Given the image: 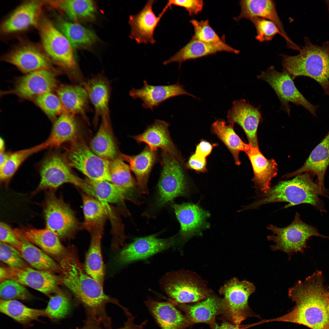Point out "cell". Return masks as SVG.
<instances>
[{
    "label": "cell",
    "mask_w": 329,
    "mask_h": 329,
    "mask_svg": "<svg viewBox=\"0 0 329 329\" xmlns=\"http://www.w3.org/2000/svg\"><path fill=\"white\" fill-rule=\"evenodd\" d=\"M171 205L180 223L179 235L181 239L187 240L209 226L206 220L210 214L199 205L190 203Z\"/></svg>",
    "instance_id": "obj_19"
},
{
    "label": "cell",
    "mask_w": 329,
    "mask_h": 329,
    "mask_svg": "<svg viewBox=\"0 0 329 329\" xmlns=\"http://www.w3.org/2000/svg\"><path fill=\"white\" fill-rule=\"evenodd\" d=\"M324 281L322 272L317 270L303 281H297L288 292L289 297L295 303L293 309L281 316L262 320V323L285 322L311 329L329 328V288Z\"/></svg>",
    "instance_id": "obj_2"
},
{
    "label": "cell",
    "mask_w": 329,
    "mask_h": 329,
    "mask_svg": "<svg viewBox=\"0 0 329 329\" xmlns=\"http://www.w3.org/2000/svg\"><path fill=\"white\" fill-rule=\"evenodd\" d=\"M12 152L5 151L0 153V168L2 167L7 161Z\"/></svg>",
    "instance_id": "obj_59"
},
{
    "label": "cell",
    "mask_w": 329,
    "mask_h": 329,
    "mask_svg": "<svg viewBox=\"0 0 329 329\" xmlns=\"http://www.w3.org/2000/svg\"><path fill=\"white\" fill-rule=\"evenodd\" d=\"M17 230L26 240L48 254L60 256L66 249L59 237L46 228L41 229L26 228Z\"/></svg>",
    "instance_id": "obj_34"
},
{
    "label": "cell",
    "mask_w": 329,
    "mask_h": 329,
    "mask_svg": "<svg viewBox=\"0 0 329 329\" xmlns=\"http://www.w3.org/2000/svg\"><path fill=\"white\" fill-rule=\"evenodd\" d=\"M44 213L46 228L59 238L73 237L78 228V222L70 206L53 190L47 192L44 203Z\"/></svg>",
    "instance_id": "obj_11"
},
{
    "label": "cell",
    "mask_w": 329,
    "mask_h": 329,
    "mask_svg": "<svg viewBox=\"0 0 329 329\" xmlns=\"http://www.w3.org/2000/svg\"><path fill=\"white\" fill-rule=\"evenodd\" d=\"M258 79L267 82L274 91L280 101L281 108L288 115H290L289 102L301 105L314 116L316 115L317 105H314L304 97L295 86L291 76L286 71L281 72L276 70L271 66L258 76Z\"/></svg>",
    "instance_id": "obj_12"
},
{
    "label": "cell",
    "mask_w": 329,
    "mask_h": 329,
    "mask_svg": "<svg viewBox=\"0 0 329 329\" xmlns=\"http://www.w3.org/2000/svg\"><path fill=\"white\" fill-rule=\"evenodd\" d=\"M45 2L31 0L22 3L3 22L1 31L3 34H8L23 31L33 27H37L42 9Z\"/></svg>",
    "instance_id": "obj_23"
},
{
    "label": "cell",
    "mask_w": 329,
    "mask_h": 329,
    "mask_svg": "<svg viewBox=\"0 0 329 329\" xmlns=\"http://www.w3.org/2000/svg\"><path fill=\"white\" fill-rule=\"evenodd\" d=\"M145 304L161 329H186L191 325L185 315L169 299L162 302L148 297Z\"/></svg>",
    "instance_id": "obj_24"
},
{
    "label": "cell",
    "mask_w": 329,
    "mask_h": 329,
    "mask_svg": "<svg viewBox=\"0 0 329 329\" xmlns=\"http://www.w3.org/2000/svg\"><path fill=\"white\" fill-rule=\"evenodd\" d=\"M212 329H242L240 325H237L225 321L220 324L216 322L210 325Z\"/></svg>",
    "instance_id": "obj_57"
},
{
    "label": "cell",
    "mask_w": 329,
    "mask_h": 329,
    "mask_svg": "<svg viewBox=\"0 0 329 329\" xmlns=\"http://www.w3.org/2000/svg\"><path fill=\"white\" fill-rule=\"evenodd\" d=\"M87 186V193L103 203L124 204L128 192L108 181H95L85 179Z\"/></svg>",
    "instance_id": "obj_40"
},
{
    "label": "cell",
    "mask_w": 329,
    "mask_h": 329,
    "mask_svg": "<svg viewBox=\"0 0 329 329\" xmlns=\"http://www.w3.org/2000/svg\"><path fill=\"white\" fill-rule=\"evenodd\" d=\"M260 107H256L244 99L236 100L228 110L227 118L229 124L239 125L245 132L249 144L259 148L257 132L263 119Z\"/></svg>",
    "instance_id": "obj_18"
},
{
    "label": "cell",
    "mask_w": 329,
    "mask_h": 329,
    "mask_svg": "<svg viewBox=\"0 0 329 329\" xmlns=\"http://www.w3.org/2000/svg\"><path fill=\"white\" fill-rule=\"evenodd\" d=\"M170 124L164 121L156 120L144 132L133 138L138 143H144L152 151L161 148L179 160L178 153L170 136Z\"/></svg>",
    "instance_id": "obj_28"
},
{
    "label": "cell",
    "mask_w": 329,
    "mask_h": 329,
    "mask_svg": "<svg viewBox=\"0 0 329 329\" xmlns=\"http://www.w3.org/2000/svg\"><path fill=\"white\" fill-rule=\"evenodd\" d=\"M213 147L209 142L202 140L197 146L194 154L199 157L206 158L211 152Z\"/></svg>",
    "instance_id": "obj_56"
},
{
    "label": "cell",
    "mask_w": 329,
    "mask_h": 329,
    "mask_svg": "<svg viewBox=\"0 0 329 329\" xmlns=\"http://www.w3.org/2000/svg\"><path fill=\"white\" fill-rule=\"evenodd\" d=\"M234 125H227L222 119L217 120L212 125V132L224 143L232 155L235 163L239 165L241 163L239 159L240 151L245 152L248 144L244 143L236 134L233 128Z\"/></svg>",
    "instance_id": "obj_39"
},
{
    "label": "cell",
    "mask_w": 329,
    "mask_h": 329,
    "mask_svg": "<svg viewBox=\"0 0 329 329\" xmlns=\"http://www.w3.org/2000/svg\"><path fill=\"white\" fill-rule=\"evenodd\" d=\"M328 312H329V299L328 304Z\"/></svg>",
    "instance_id": "obj_61"
},
{
    "label": "cell",
    "mask_w": 329,
    "mask_h": 329,
    "mask_svg": "<svg viewBox=\"0 0 329 329\" xmlns=\"http://www.w3.org/2000/svg\"><path fill=\"white\" fill-rule=\"evenodd\" d=\"M327 329H329V328H328Z\"/></svg>",
    "instance_id": "obj_62"
},
{
    "label": "cell",
    "mask_w": 329,
    "mask_h": 329,
    "mask_svg": "<svg viewBox=\"0 0 329 329\" xmlns=\"http://www.w3.org/2000/svg\"><path fill=\"white\" fill-rule=\"evenodd\" d=\"M91 150L108 161L114 159L117 150L112 135L110 119H102L99 129L90 143Z\"/></svg>",
    "instance_id": "obj_41"
},
{
    "label": "cell",
    "mask_w": 329,
    "mask_h": 329,
    "mask_svg": "<svg viewBox=\"0 0 329 329\" xmlns=\"http://www.w3.org/2000/svg\"><path fill=\"white\" fill-rule=\"evenodd\" d=\"M102 234L97 232L90 235V246L84 266L87 274L103 286L105 268L101 250Z\"/></svg>",
    "instance_id": "obj_38"
},
{
    "label": "cell",
    "mask_w": 329,
    "mask_h": 329,
    "mask_svg": "<svg viewBox=\"0 0 329 329\" xmlns=\"http://www.w3.org/2000/svg\"><path fill=\"white\" fill-rule=\"evenodd\" d=\"M255 26L257 32L256 39L260 42L271 40L278 34L281 35L280 32L276 24L268 19L258 17L250 20Z\"/></svg>",
    "instance_id": "obj_50"
},
{
    "label": "cell",
    "mask_w": 329,
    "mask_h": 329,
    "mask_svg": "<svg viewBox=\"0 0 329 329\" xmlns=\"http://www.w3.org/2000/svg\"><path fill=\"white\" fill-rule=\"evenodd\" d=\"M239 4L241 11L239 15L234 18L236 21L242 19L250 20L255 17L265 19L274 23L285 39L288 47L298 51L300 46L294 43L286 33L283 24L277 13L275 2L271 0H242Z\"/></svg>",
    "instance_id": "obj_20"
},
{
    "label": "cell",
    "mask_w": 329,
    "mask_h": 329,
    "mask_svg": "<svg viewBox=\"0 0 329 329\" xmlns=\"http://www.w3.org/2000/svg\"><path fill=\"white\" fill-rule=\"evenodd\" d=\"M41 47L52 62L67 70L76 83L83 77L78 67L73 48L68 40L51 21L41 17L38 26Z\"/></svg>",
    "instance_id": "obj_5"
},
{
    "label": "cell",
    "mask_w": 329,
    "mask_h": 329,
    "mask_svg": "<svg viewBox=\"0 0 329 329\" xmlns=\"http://www.w3.org/2000/svg\"><path fill=\"white\" fill-rule=\"evenodd\" d=\"M79 127L76 115L70 112L61 114L54 122L45 142L48 148H58L66 143L71 142L77 138Z\"/></svg>",
    "instance_id": "obj_29"
},
{
    "label": "cell",
    "mask_w": 329,
    "mask_h": 329,
    "mask_svg": "<svg viewBox=\"0 0 329 329\" xmlns=\"http://www.w3.org/2000/svg\"><path fill=\"white\" fill-rule=\"evenodd\" d=\"M250 161L253 172L252 181L256 193H265L271 187V181L277 175V164L273 159H267L260 151L259 148L249 143L245 152Z\"/></svg>",
    "instance_id": "obj_26"
},
{
    "label": "cell",
    "mask_w": 329,
    "mask_h": 329,
    "mask_svg": "<svg viewBox=\"0 0 329 329\" xmlns=\"http://www.w3.org/2000/svg\"><path fill=\"white\" fill-rule=\"evenodd\" d=\"M159 283L169 299L176 305L199 302L210 295V290L202 280L188 271L168 272L162 277Z\"/></svg>",
    "instance_id": "obj_7"
},
{
    "label": "cell",
    "mask_w": 329,
    "mask_h": 329,
    "mask_svg": "<svg viewBox=\"0 0 329 329\" xmlns=\"http://www.w3.org/2000/svg\"><path fill=\"white\" fill-rule=\"evenodd\" d=\"M47 2L74 21H89L95 17L96 7L92 0H51Z\"/></svg>",
    "instance_id": "obj_36"
},
{
    "label": "cell",
    "mask_w": 329,
    "mask_h": 329,
    "mask_svg": "<svg viewBox=\"0 0 329 329\" xmlns=\"http://www.w3.org/2000/svg\"><path fill=\"white\" fill-rule=\"evenodd\" d=\"M223 51L236 54L239 52V50L228 45L222 47L213 46L203 42L192 37L187 44L169 59L164 61L163 64L166 65L177 62L180 69L182 64L187 60L197 59Z\"/></svg>",
    "instance_id": "obj_32"
},
{
    "label": "cell",
    "mask_w": 329,
    "mask_h": 329,
    "mask_svg": "<svg viewBox=\"0 0 329 329\" xmlns=\"http://www.w3.org/2000/svg\"><path fill=\"white\" fill-rule=\"evenodd\" d=\"M329 165V131L320 142L314 149L300 168L284 176L287 179L304 173H309L317 177L318 183L324 195V179Z\"/></svg>",
    "instance_id": "obj_25"
},
{
    "label": "cell",
    "mask_w": 329,
    "mask_h": 329,
    "mask_svg": "<svg viewBox=\"0 0 329 329\" xmlns=\"http://www.w3.org/2000/svg\"><path fill=\"white\" fill-rule=\"evenodd\" d=\"M5 143L4 140L2 138L0 139V153L5 151Z\"/></svg>",
    "instance_id": "obj_60"
},
{
    "label": "cell",
    "mask_w": 329,
    "mask_h": 329,
    "mask_svg": "<svg viewBox=\"0 0 329 329\" xmlns=\"http://www.w3.org/2000/svg\"><path fill=\"white\" fill-rule=\"evenodd\" d=\"M122 159L128 162L130 169L136 179V188L139 193L147 194L149 176L154 164L156 155L155 151L146 147L140 154L134 156L121 155Z\"/></svg>",
    "instance_id": "obj_31"
},
{
    "label": "cell",
    "mask_w": 329,
    "mask_h": 329,
    "mask_svg": "<svg viewBox=\"0 0 329 329\" xmlns=\"http://www.w3.org/2000/svg\"><path fill=\"white\" fill-rule=\"evenodd\" d=\"M70 303L67 296L61 291L51 297L44 309L45 317L52 320L64 318L70 310Z\"/></svg>",
    "instance_id": "obj_48"
},
{
    "label": "cell",
    "mask_w": 329,
    "mask_h": 329,
    "mask_svg": "<svg viewBox=\"0 0 329 329\" xmlns=\"http://www.w3.org/2000/svg\"><path fill=\"white\" fill-rule=\"evenodd\" d=\"M3 59L26 74L41 69H52V61L42 48L29 42L18 44Z\"/></svg>",
    "instance_id": "obj_14"
},
{
    "label": "cell",
    "mask_w": 329,
    "mask_h": 329,
    "mask_svg": "<svg viewBox=\"0 0 329 329\" xmlns=\"http://www.w3.org/2000/svg\"><path fill=\"white\" fill-rule=\"evenodd\" d=\"M161 163L162 168L154 209H161L176 198L186 196L188 193L185 176L178 160L163 151Z\"/></svg>",
    "instance_id": "obj_9"
},
{
    "label": "cell",
    "mask_w": 329,
    "mask_h": 329,
    "mask_svg": "<svg viewBox=\"0 0 329 329\" xmlns=\"http://www.w3.org/2000/svg\"><path fill=\"white\" fill-rule=\"evenodd\" d=\"M0 260L9 267L20 268L28 267L18 251L9 244L0 242Z\"/></svg>",
    "instance_id": "obj_51"
},
{
    "label": "cell",
    "mask_w": 329,
    "mask_h": 329,
    "mask_svg": "<svg viewBox=\"0 0 329 329\" xmlns=\"http://www.w3.org/2000/svg\"><path fill=\"white\" fill-rule=\"evenodd\" d=\"M40 181L35 192L47 189L54 190L66 183L79 188L83 179L72 172L65 156L56 152L48 154L44 159L40 168Z\"/></svg>",
    "instance_id": "obj_13"
},
{
    "label": "cell",
    "mask_w": 329,
    "mask_h": 329,
    "mask_svg": "<svg viewBox=\"0 0 329 329\" xmlns=\"http://www.w3.org/2000/svg\"><path fill=\"white\" fill-rule=\"evenodd\" d=\"M100 325V324L95 320L87 317L84 325L79 329H102Z\"/></svg>",
    "instance_id": "obj_58"
},
{
    "label": "cell",
    "mask_w": 329,
    "mask_h": 329,
    "mask_svg": "<svg viewBox=\"0 0 329 329\" xmlns=\"http://www.w3.org/2000/svg\"><path fill=\"white\" fill-rule=\"evenodd\" d=\"M65 157L69 165L95 181L111 182L110 161L98 156L82 139L76 138L71 142Z\"/></svg>",
    "instance_id": "obj_10"
},
{
    "label": "cell",
    "mask_w": 329,
    "mask_h": 329,
    "mask_svg": "<svg viewBox=\"0 0 329 329\" xmlns=\"http://www.w3.org/2000/svg\"><path fill=\"white\" fill-rule=\"evenodd\" d=\"M47 148L44 142L29 148L12 153L5 164L0 168L1 182L8 184L25 161L34 154Z\"/></svg>",
    "instance_id": "obj_44"
},
{
    "label": "cell",
    "mask_w": 329,
    "mask_h": 329,
    "mask_svg": "<svg viewBox=\"0 0 329 329\" xmlns=\"http://www.w3.org/2000/svg\"><path fill=\"white\" fill-rule=\"evenodd\" d=\"M255 193L254 201L245 206L246 210L257 209L270 203L284 202L288 203L285 208L307 203L321 212L326 211L324 203L319 197L323 193L318 183L314 182L309 173L297 175L290 180L280 181L265 193Z\"/></svg>",
    "instance_id": "obj_3"
},
{
    "label": "cell",
    "mask_w": 329,
    "mask_h": 329,
    "mask_svg": "<svg viewBox=\"0 0 329 329\" xmlns=\"http://www.w3.org/2000/svg\"><path fill=\"white\" fill-rule=\"evenodd\" d=\"M6 278L13 280L46 295L56 291L62 284L60 277L53 273L38 270L28 267L20 268L5 267Z\"/></svg>",
    "instance_id": "obj_17"
},
{
    "label": "cell",
    "mask_w": 329,
    "mask_h": 329,
    "mask_svg": "<svg viewBox=\"0 0 329 329\" xmlns=\"http://www.w3.org/2000/svg\"><path fill=\"white\" fill-rule=\"evenodd\" d=\"M59 19V30L73 47L85 48L91 46L97 41L96 35L90 30L76 23Z\"/></svg>",
    "instance_id": "obj_42"
},
{
    "label": "cell",
    "mask_w": 329,
    "mask_h": 329,
    "mask_svg": "<svg viewBox=\"0 0 329 329\" xmlns=\"http://www.w3.org/2000/svg\"><path fill=\"white\" fill-rule=\"evenodd\" d=\"M82 197L84 220L83 227L90 235L103 232L107 218V210L103 203L93 196L83 193Z\"/></svg>",
    "instance_id": "obj_35"
},
{
    "label": "cell",
    "mask_w": 329,
    "mask_h": 329,
    "mask_svg": "<svg viewBox=\"0 0 329 329\" xmlns=\"http://www.w3.org/2000/svg\"><path fill=\"white\" fill-rule=\"evenodd\" d=\"M1 299H16L27 300L31 295L24 286L11 279H7L0 282Z\"/></svg>",
    "instance_id": "obj_49"
},
{
    "label": "cell",
    "mask_w": 329,
    "mask_h": 329,
    "mask_svg": "<svg viewBox=\"0 0 329 329\" xmlns=\"http://www.w3.org/2000/svg\"><path fill=\"white\" fill-rule=\"evenodd\" d=\"M57 96L69 112L80 115L87 121L90 110L89 98L84 87L78 85L63 84L57 90Z\"/></svg>",
    "instance_id": "obj_33"
},
{
    "label": "cell",
    "mask_w": 329,
    "mask_h": 329,
    "mask_svg": "<svg viewBox=\"0 0 329 329\" xmlns=\"http://www.w3.org/2000/svg\"><path fill=\"white\" fill-rule=\"evenodd\" d=\"M87 93L89 100L95 110L94 120L110 119L109 103L111 95L110 82L104 76H94L82 84Z\"/></svg>",
    "instance_id": "obj_27"
},
{
    "label": "cell",
    "mask_w": 329,
    "mask_h": 329,
    "mask_svg": "<svg viewBox=\"0 0 329 329\" xmlns=\"http://www.w3.org/2000/svg\"><path fill=\"white\" fill-rule=\"evenodd\" d=\"M255 289L252 283L240 281L236 278L226 283L220 290L224 296L221 299L224 317L233 324L240 325L247 318L253 316L248 300Z\"/></svg>",
    "instance_id": "obj_8"
},
{
    "label": "cell",
    "mask_w": 329,
    "mask_h": 329,
    "mask_svg": "<svg viewBox=\"0 0 329 329\" xmlns=\"http://www.w3.org/2000/svg\"><path fill=\"white\" fill-rule=\"evenodd\" d=\"M37 105L51 119L61 114L69 112L65 108L60 99L52 92L44 94L36 97Z\"/></svg>",
    "instance_id": "obj_47"
},
{
    "label": "cell",
    "mask_w": 329,
    "mask_h": 329,
    "mask_svg": "<svg viewBox=\"0 0 329 329\" xmlns=\"http://www.w3.org/2000/svg\"><path fill=\"white\" fill-rule=\"evenodd\" d=\"M58 264L62 284L83 305L88 317L110 327L111 321L106 313V304L113 303L121 308L123 306L116 299L105 294L103 286L87 274L74 247L66 249L59 256Z\"/></svg>",
    "instance_id": "obj_1"
},
{
    "label": "cell",
    "mask_w": 329,
    "mask_h": 329,
    "mask_svg": "<svg viewBox=\"0 0 329 329\" xmlns=\"http://www.w3.org/2000/svg\"><path fill=\"white\" fill-rule=\"evenodd\" d=\"M175 235L166 239L158 238L156 234L136 239L120 252L118 261L125 264L144 259L173 246L177 241Z\"/></svg>",
    "instance_id": "obj_15"
},
{
    "label": "cell",
    "mask_w": 329,
    "mask_h": 329,
    "mask_svg": "<svg viewBox=\"0 0 329 329\" xmlns=\"http://www.w3.org/2000/svg\"><path fill=\"white\" fill-rule=\"evenodd\" d=\"M155 0L147 1L142 10L136 14L129 16V24L131 28L129 38L138 44L150 43L154 44V31L161 19L169 8L167 5L158 16L152 10Z\"/></svg>",
    "instance_id": "obj_16"
},
{
    "label": "cell",
    "mask_w": 329,
    "mask_h": 329,
    "mask_svg": "<svg viewBox=\"0 0 329 329\" xmlns=\"http://www.w3.org/2000/svg\"><path fill=\"white\" fill-rule=\"evenodd\" d=\"M267 228L273 234L267 237L268 240L274 244L270 246L271 249L283 251L289 256L295 252L304 253L307 247V241L311 237L329 239V236L320 234L316 228L302 221L297 212L288 226L279 228L270 224Z\"/></svg>",
    "instance_id": "obj_6"
},
{
    "label": "cell",
    "mask_w": 329,
    "mask_h": 329,
    "mask_svg": "<svg viewBox=\"0 0 329 329\" xmlns=\"http://www.w3.org/2000/svg\"><path fill=\"white\" fill-rule=\"evenodd\" d=\"M206 158L199 157L194 154L190 157L187 163V166L189 168L201 172L206 170Z\"/></svg>",
    "instance_id": "obj_54"
},
{
    "label": "cell",
    "mask_w": 329,
    "mask_h": 329,
    "mask_svg": "<svg viewBox=\"0 0 329 329\" xmlns=\"http://www.w3.org/2000/svg\"><path fill=\"white\" fill-rule=\"evenodd\" d=\"M109 171L111 182L116 186L129 193L136 189V184L130 168L122 158H115L110 161Z\"/></svg>",
    "instance_id": "obj_45"
},
{
    "label": "cell",
    "mask_w": 329,
    "mask_h": 329,
    "mask_svg": "<svg viewBox=\"0 0 329 329\" xmlns=\"http://www.w3.org/2000/svg\"><path fill=\"white\" fill-rule=\"evenodd\" d=\"M304 41V45L297 55H282L283 69L293 80L299 76L313 79L325 94L329 95V42L319 46L313 44L307 37Z\"/></svg>",
    "instance_id": "obj_4"
},
{
    "label": "cell",
    "mask_w": 329,
    "mask_h": 329,
    "mask_svg": "<svg viewBox=\"0 0 329 329\" xmlns=\"http://www.w3.org/2000/svg\"><path fill=\"white\" fill-rule=\"evenodd\" d=\"M189 21L194 28V38L213 46L222 47L228 45L210 26L208 20L199 21L193 19Z\"/></svg>",
    "instance_id": "obj_46"
},
{
    "label": "cell",
    "mask_w": 329,
    "mask_h": 329,
    "mask_svg": "<svg viewBox=\"0 0 329 329\" xmlns=\"http://www.w3.org/2000/svg\"><path fill=\"white\" fill-rule=\"evenodd\" d=\"M57 84L55 75L51 69H41L27 74L20 78L12 93L22 98L29 99L52 92Z\"/></svg>",
    "instance_id": "obj_21"
},
{
    "label": "cell",
    "mask_w": 329,
    "mask_h": 329,
    "mask_svg": "<svg viewBox=\"0 0 329 329\" xmlns=\"http://www.w3.org/2000/svg\"><path fill=\"white\" fill-rule=\"evenodd\" d=\"M21 242L17 249L24 260L33 268L53 273L60 272L58 263L45 252L23 237L16 229Z\"/></svg>",
    "instance_id": "obj_37"
},
{
    "label": "cell",
    "mask_w": 329,
    "mask_h": 329,
    "mask_svg": "<svg viewBox=\"0 0 329 329\" xmlns=\"http://www.w3.org/2000/svg\"><path fill=\"white\" fill-rule=\"evenodd\" d=\"M0 311L22 324L36 320L42 316L45 317L44 309L30 308L16 300L1 299Z\"/></svg>",
    "instance_id": "obj_43"
},
{
    "label": "cell",
    "mask_w": 329,
    "mask_h": 329,
    "mask_svg": "<svg viewBox=\"0 0 329 329\" xmlns=\"http://www.w3.org/2000/svg\"><path fill=\"white\" fill-rule=\"evenodd\" d=\"M0 242L11 246L16 249L20 247L21 242L16 230L13 229L5 223H0Z\"/></svg>",
    "instance_id": "obj_52"
},
{
    "label": "cell",
    "mask_w": 329,
    "mask_h": 329,
    "mask_svg": "<svg viewBox=\"0 0 329 329\" xmlns=\"http://www.w3.org/2000/svg\"><path fill=\"white\" fill-rule=\"evenodd\" d=\"M167 4L170 8L173 5L184 8L189 16H193L201 12L203 2L202 0H170Z\"/></svg>",
    "instance_id": "obj_53"
},
{
    "label": "cell",
    "mask_w": 329,
    "mask_h": 329,
    "mask_svg": "<svg viewBox=\"0 0 329 329\" xmlns=\"http://www.w3.org/2000/svg\"><path fill=\"white\" fill-rule=\"evenodd\" d=\"M129 95L134 99L140 98L142 100V106L153 111L154 108L169 99L175 97L187 95L196 98L193 94L187 91L184 86L179 81L166 85H152L146 80L143 81V86L139 89L132 88Z\"/></svg>",
    "instance_id": "obj_22"
},
{
    "label": "cell",
    "mask_w": 329,
    "mask_h": 329,
    "mask_svg": "<svg viewBox=\"0 0 329 329\" xmlns=\"http://www.w3.org/2000/svg\"><path fill=\"white\" fill-rule=\"evenodd\" d=\"M177 305L185 313L190 325L204 323L210 325L216 322L217 315L222 314L221 299L215 296L210 295L206 300L193 305Z\"/></svg>",
    "instance_id": "obj_30"
},
{
    "label": "cell",
    "mask_w": 329,
    "mask_h": 329,
    "mask_svg": "<svg viewBox=\"0 0 329 329\" xmlns=\"http://www.w3.org/2000/svg\"><path fill=\"white\" fill-rule=\"evenodd\" d=\"M124 313L126 315L127 319L125 322L124 326L118 329H143L145 326L147 324L148 320H146L140 324H136L135 323L134 320L135 317H133L131 313L129 311L128 309H126L124 311Z\"/></svg>",
    "instance_id": "obj_55"
}]
</instances>
